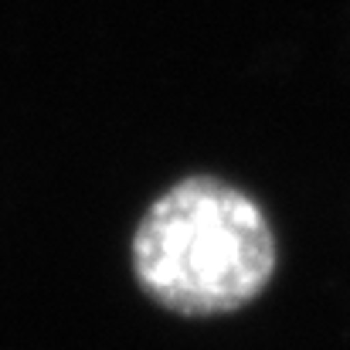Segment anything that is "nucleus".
I'll return each mask as SVG.
<instances>
[{"label": "nucleus", "mask_w": 350, "mask_h": 350, "mask_svg": "<svg viewBox=\"0 0 350 350\" xmlns=\"http://www.w3.org/2000/svg\"><path fill=\"white\" fill-rule=\"evenodd\" d=\"M133 272L143 293L174 313H234L269 286L275 234L248 194L218 177H191L139 221Z\"/></svg>", "instance_id": "obj_1"}]
</instances>
